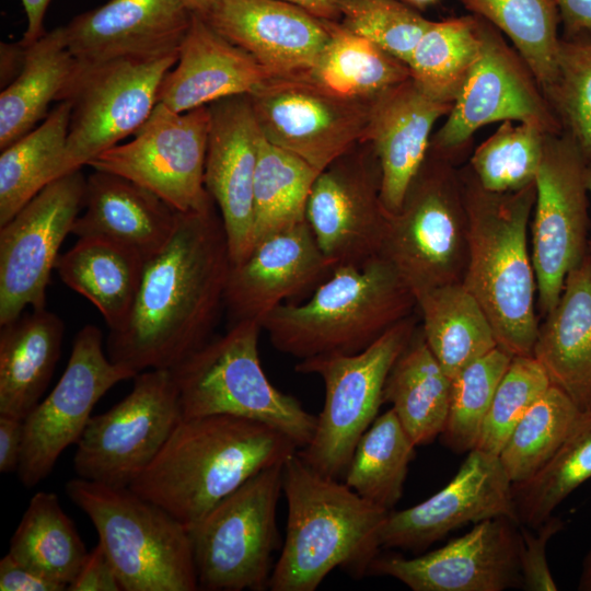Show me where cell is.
Returning a JSON list of instances; mask_svg holds the SVG:
<instances>
[{
	"label": "cell",
	"instance_id": "cell-41",
	"mask_svg": "<svg viewBox=\"0 0 591 591\" xmlns=\"http://www.w3.org/2000/svg\"><path fill=\"white\" fill-rule=\"evenodd\" d=\"M318 175L317 170L262 134L254 179L253 246L264 236L306 220L308 198Z\"/></svg>",
	"mask_w": 591,
	"mask_h": 591
},
{
	"label": "cell",
	"instance_id": "cell-6",
	"mask_svg": "<svg viewBox=\"0 0 591 591\" xmlns=\"http://www.w3.org/2000/svg\"><path fill=\"white\" fill-rule=\"evenodd\" d=\"M263 327L246 320L210 338L170 369L183 418L228 415L266 424L302 449L311 441L316 416L265 374L258 350Z\"/></svg>",
	"mask_w": 591,
	"mask_h": 591
},
{
	"label": "cell",
	"instance_id": "cell-8",
	"mask_svg": "<svg viewBox=\"0 0 591 591\" xmlns=\"http://www.w3.org/2000/svg\"><path fill=\"white\" fill-rule=\"evenodd\" d=\"M415 298L462 282L468 258V227L460 171L434 152L422 163L401 208L389 213L380 254Z\"/></svg>",
	"mask_w": 591,
	"mask_h": 591
},
{
	"label": "cell",
	"instance_id": "cell-25",
	"mask_svg": "<svg viewBox=\"0 0 591 591\" xmlns=\"http://www.w3.org/2000/svg\"><path fill=\"white\" fill-rule=\"evenodd\" d=\"M380 182L359 169L350 172L332 166L316 177L305 219L334 268L359 266L379 256L389 218L380 198Z\"/></svg>",
	"mask_w": 591,
	"mask_h": 591
},
{
	"label": "cell",
	"instance_id": "cell-35",
	"mask_svg": "<svg viewBox=\"0 0 591 591\" xmlns=\"http://www.w3.org/2000/svg\"><path fill=\"white\" fill-rule=\"evenodd\" d=\"M331 38L305 76L326 92L371 103L410 79L408 66L371 40L329 21Z\"/></svg>",
	"mask_w": 591,
	"mask_h": 591
},
{
	"label": "cell",
	"instance_id": "cell-47",
	"mask_svg": "<svg viewBox=\"0 0 591 591\" xmlns=\"http://www.w3.org/2000/svg\"><path fill=\"white\" fill-rule=\"evenodd\" d=\"M341 25L407 65L432 24L402 0H338Z\"/></svg>",
	"mask_w": 591,
	"mask_h": 591
},
{
	"label": "cell",
	"instance_id": "cell-44",
	"mask_svg": "<svg viewBox=\"0 0 591 591\" xmlns=\"http://www.w3.org/2000/svg\"><path fill=\"white\" fill-rule=\"evenodd\" d=\"M546 135L531 124L502 121L474 150L468 166L478 183L489 192L520 190L535 182Z\"/></svg>",
	"mask_w": 591,
	"mask_h": 591
},
{
	"label": "cell",
	"instance_id": "cell-26",
	"mask_svg": "<svg viewBox=\"0 0 591 591\" xmlns=\"http://www.w3.org/2000/svg\"><path fill=\"white\" fill-rule=\"evenodd\" d=\"M270 78L250 54L193 13L177 61L160 84L158 103L184 113L223 99L250 95Z\"/></svg>",
	"mask_w": 591,
	"mask_h": 591
},
{
	"label": "cell",
	"instance_id": "cell-4",
	"mask_svg": "<svg viewBox=\"0 0 591 591\" xmlns=\"http://www.w3.org/2000/svg\"><path fill=\"white\" fill-rule=\"evenodd\" d=\"M468 227V258L462 283L476 298L498 346L532 356L540 323L536 276L528 231L535 182L520 190L485 189L470 166L460 171Z\"/></svg>",
	"mask_w": 591,
	"mask_h": 591
},
{
	"label": "cell",
	"instance_id": "cell-18",
	"mask_svg": "<svg viewBox=\"0 0 591 591\" xmlns=\"http://www.w3.org/2000/svg\"><path fill=\"white\" fill-rule=\"evenodd\" d=\"M247 96L263 136L320 173L366 139L372 102L333 95L305 77L270 78Z\"/></svg>",
	"mask_w": 591,
	"mask_h": 591
},
{
	"label": "cell",
	"instance_id": "cell-56",
	"mask_svg": "<svg viewBox=\"0 0 591 591\" xmlns=\"http://www.w3.org/2000/svg\"><path fill=\"white\" fill-rule=\"evenodd\" d=\"M297 5L312 15L327 21L340 19L338 0H281Z\"/></svg>",
	"mask_w": 591,
	"mask_h": 591
},
{
	"label": "cell",
	"instance_id": "cell-39",
	"mask_svg": "<svg viewBox=\"0 0 591 591\" xmlns=\"http://www.w3.org/2000/svg\"><path fill=\"white\" fill-rule=\"evenodd\" d=\"M415 443L390 408L359 439L345 483L359 496L389 511L403 496Z\"/></svg>",
	"mask_w": 591,
	"mask_h": 591
},
{
	"label": "cell",
	"instance_id": "cell-20",
	"mask_svg": "<svg viewBox=\"0 0 591 591\" xmlns=\"http://www.w3.org/2000/svg\"><path fill=\"white\" fill-rule=\"evenodd\" d=\"M507 517L517 522L512 483L498 455L473 449L455 476L426 500L390 511L381 547L421 552L468 523Z\"/></svg>",
	"mask_w": 591,
	"mask_h": 591
},
{
	"label": "cell",
	"instance_id": "cell-28",
	"mask_svg": "<svg viewBox=\"0 0 591 591\" xmlns=\"http://www.w3.org/2000/svg\"><path fill=\"white\" fill-rule=\"evenodd\" d=\"M83 207L84 212L76 219L72 234L116 241L146 259L170 239L178 215L137 183L96 170L86 177Z\"/></svg>",
	"mask_w": 591,
	"mask_h": 591
},
{
	"label": "cell",
	"instance_id": "cell-42",
	"mask_svg": "<svg viewBox=\"0 0 591 591\" xmlns=\"http://www.w3.org/2000/svg\"><path fill=\"white\" fill-rule=\"evenodd\" d=\"M591 478V409L581 412L549 461L525 482L512 484L520 525L538 528Z\"/></svg>",
	"mask_w": 591,
	"mask_h": 591
},
{
	"label": "cell",
	"instance_id": "cell-49",
	"mask_svg": "<svg viewBox=\"0 0 591 591\" xmlns=\"http://www.w3.org/2000/svg\"><path fill=\"white\" fill-rule=\"evenodd\" d=\"M563 528V520L554 515L536 529L519 525L522 589L528 591H556L558 589L547 563L546 548L551 538Z\"/></svg>",
	"mask_w": 591,
	"mask_h": 591
},
{
	"label": "cell",
	"instance_id": "cell-53",
	"mask_svg": "<svg viewBox=\"0 0 591 591\" xmlns=\"http://www.w3.org/2000/svg\"><path fill=\"white\" fill-rule=\"evenodd\" d=\"M556 2L564 25L563 37L591 38V0H556Z\"/></svg>",
	"mask_w": 591,
	"mask_h": 591
},
{
	"label": "cell",
	"instance_id": "cell-9",
	"mask_svg": "<svg viewBox=\"0 0 591 591\" xmlns=\"http://www.w3.org/2000/svg\"><path fill=\"white\" fill-rule=\"evenodd\" d=\"M417 328L413 314L373 344L352 355H326L299 360L294 370L317 374L325 402L309 444L298 454L317 472L345 475L361 436L378 417L387 375Z\"/></svg>",
	"mask_w": 591,
	"mask_h": 591
},
{
	"label": "cell",
	"instance_id": "cell-23",
	"mask_svg": "<svg viewBox=\"0 0 591 591\" xmlns=\"http://www.w3.org/2000/svg\"><path fill=\"white\" fill-rule=\"evenodd\" d=\"M202 19L271 78L305 77L331 38L329 21L281 0H216Z\"/></svg>",
	"mask_w": 591,
	"mask_h": 591
},
{
	"label": "cell",
	"instance_id": "cell-48",
	"mask_svg": "<svg viewBox=\"0 0 591 591\" xmlns=\"http://www.w3.org/2000/svg\"><path fill=\"white\" fill-rule=\"evenodd\" d=\"M551 385L537 359L513 356L496 390L475 449L499 455L515 425Z\"/></svg>",
	"mask_w": 591,
	"mask_h": 591
},
{
	"label": "cell",
	"instance_id": "cell-55",
	"mask_svg": "<svg viewBox=\"0 0 591 591\" xmlns=\"http://www.w3.org/2000/svg\"><path fill=\"white\" fill-rule=\"evenodd\" d=\"M25 48L20 43H1V82L13 79L20 72L24 60Z\"/></svg>",
	"mask_w": 591,
	"mask_h": 591
},
{
	"label": "cell",
	"instance_id": "cell-19",
	"mask_svg": "<svg viewBox=\"0 0 591 591\" xmlns=\"http://www.w3.org/2000/svg\"><path fill=\"white\" fill-rule=\"evenodd\" d=\"M519 525L507 517L487 519L462 536L414 558L378 555L368 573L394 578L413 591L522 588Z\"/></svg>",
	"mask_w": 591,
	"mask_h": 591
},
{
	"label": "cell",
	"instance_id": "cell-43",
	"mask_svg": "<svg viewBox=\"0 0 591 591\" xmlns=\"http://www.w3.org/2000/svg\"><path fill=\"white\" fill-rule=\"evenodd\" d=\"M580 413L557 386L545 391L515 425L498 455L512 484L525 482L549 461Z\"/></svg>",
	"mask_w": 591,
	"mask_h": 591
},
{
	"label": "cell",
	"instance_id": "cell-1",
	"mask_svg": "<svg viewBox=\"0 0 591 591\" xmlns=\"http://www.w3.org/2000/svg\"><path fill=\"white\" fill-rule=\"evenodd\" d=\"M232 260L212 200L179 212L166 243L146 259L125 322L109 331V359L137 374L172 369L206 344L217 325Z\"/></svg>",
	"mask_w": 591,
	"mask_h": 591
},
{
	"label": "cell",
	"instance_id": "cell-5",
	"mask_svg": "<svg viewBox=\"0 0 591 591\" xmlns=\"http://www.w3.org/2000/svg\"><path fill=\"white\" fill-rule=\"evenodd\" d=\"M416 309L412 290L375 256L335 267L309 300L281 304L260 324L278 351L303 360L360 352Z\"/></svg>",
	"mask_w": 591,
	"mask_h": 591
},
{
	"label": "cell",
	"instance_id": "cell-37",
	"mask_svg": "<svg viewBox=\"0 0 591 591\" xmlns=\"http://www.w3.org/2000/svg\"><path fill=\"white\" fill-rule=\"evenodd\" d=\"M44 576L68 584L76 578L89 551L62 510L55 493L37 491L14 531L9 552Z\"/></svg>",
	"mask_w": 591,
	"mask_h": 591
},
{
	"label": "cell",
	"instance_id": "cell-52",
	"mask_svg": "<svg viewBox=\"0 0 591 591\" xmlns=\"http://www.w3.org/2000/svg\"><path fill=\"white\" fill-rule=\"evenodd\" d=\"M23 444V419L0 415V472H18Z\"/></svg>",
	"mask_w": 591,
	"mask_h": 591
},
{
	"label": "cell",
	"instance_id": "cell-59",
	"mask_svg": "<svg viewBox=\"0 0 591 591\" xmlns=\"http://www.w3.org/2000/svg\"><path fill=\"white\" fill-rule=\"evenodd\" d=\"M584 176L589 199L591 200V154L587 157Z\"/></svg>",
	"mask_w": 591,
	"mask_h": 591
},
{
	"label": "cell",
	"instance_id": "cell-7",
	"mask_svg": "<svg viewBox=\"0 0 591 591\" xmlns=\"http://www.w3.org/2000/svg\"><path fill=\"white\" fill-rule=\"evenodd\" d=\"M65 490L93 523L123 591L199 590L189 531L167 510L130 487L78 476Z\"/></svg>",
	"mask_w": 591,
	"mask_h": 591
},
{
	"label": "cell",
	"instance_id": "cell-45",
	"mask_svg": "<svg viewBox=\"0 0 591 591\" xmlns=\"http://www.w3.org/2000/svg\"><path fill=\"white\" fill-rule=\"evenodd\" d=\"M512 358L498 346L452 378L448 417L440 434L447 448L456 453L476 448L496 390Z\"/></svg>",
	"mask_w": 591,
	"mask_h": 591
},
{
	"label": "cell",
	"instance_id": "cell-22",
	"mask_svg": "<svg viewBox=\"0 0 591 591\" xmlns=\"http://www.w3.org/2000/svg\"><path fill=\"white\" fill-rule=\"evenodd\" d=\"M333 269L306 220L264 236L242 262L231 265L224 306L232 324L262 323L279 305L314 291Z\"/></svg>",
	"mask_w": 591,
	"mask_h": 591
},
{
	"label": "cell",
	"instance_id": "cell-40",
	"mask_svg": "<svg viewBox=\"0 0 591 591\" xmlns=\"http://www.w3.org/2000/svg\"><path fill=\"white\" fill-rule=\"evenodd\" d=\"M460 1L472 14L488 21L508 36L546 96L556 78L561 38L556 0Z\"/></svg>",
	"mask_w": 591,
	"mask_h": 591
},
{
	"label": "cell",
	"instance_id": "cell-24",
	"mask_svg": "<svg viewBox=\"0 0 591 591\" xmlns=\"http://www.w3.org/2000/svg\"><path fill=\"white\" fill-rule=\"evenodd\" d=\"M192 15L182 0H109L62 28L74 60L97 63L178 53Z\"/></svg>",
	"mask_w": 591,
	"mask_h": 591
},
{
	"label": "cell",
	"instance_id": "cell-15",
	"mask_svg": "<svg viewBox=\"0 0 591 591\" xmlns=\"http://www.w3.org/2000/svg\"><path fill=\"white\" fill-rule=\"evenodd\" d=\"M136 375L109 359L97 326H83L73 339L58 383L23 419L16 472L22 485L31 488L43 482L61 453L78 442L99 399L117 383Z\"/></svg>",
	"mask_w": 591,
	"mask_h": 591
},
{
	"label": "cell",
	"instance_id": "cell-58",
	"mask_svg": "<svg viewBox=\"0 0 591 591\" xmlns=\"http://www.w3.org/2000/svg\"><path fill=\"white\" fill-rule=\"evenodd\" d=\"M185 5L188 8V10L199 15L200 18H205L216 0H182Z\"/></svg>",
	"mask_w": 591,
	"mask_h": 591
},
{
	"label": "cell",
	"instance_id": "cell-57",
	"mask_svg": "<svg viewBox=\"0 0 591 591\" xmlns=\"http://www.w3.org/2000/svg\"><path fill=\"white\" fill-rule=\"evenodd\" d=\"M577 589L580 591H591V548L583 558Z\"/></svg>",
	"mask_w": 591,
	"mask_h": 591
},
{
	"label": "cell",
	"instance_id": "cell-10",
	"mask_svg": "<svg viewBox=\"0 0 591 591\" xmlns=\"http://www.w3.org/2000/svg\"><path fill=\"white\" fill-rule=\"evenodd\" d=\"M282 465L247 479L188 529L199 590L268 588L278 543L276 513Z\"/></svg>",
	"mask_w": 591,
	"mask_h": 591
},
{
	"label": "cell",
	"instance_id": "cell-30",
	"mask_svg": "<svg viewBox=\"0 0 591 591\" xmlns=\"http://www.w3.org/2000/svg\"><path fill=\"white\" fill-rule=\"evenodd\" d=\"M0 326V415L24 419L51 380L65 323L42 308Z\"/></svg>",
	"mask_w": 591,
	"mask_h": 591
},
{
	"label": "cell",
	"instance_id": "cell-61",
	"mask_svg": "<svg viewBox=\"0 0 591 591\" xmlns=\"http://www.w3.org/2000/svg\"><path fill=\"white\" fill-rule=\"evenodd\" d=\"M589 253H590V255H591V239H590V241H589Z\"/></svg>",
	"mask_w": 591,
	"mask_h": 591
},
{
	"label": "cell",
	"instance_id": "cell-46",
	"mask_svg": "<svg viewBox=\"0 0 591 591\" xmlns=\"http://www.w3.org/2000/svg\"><path fill=\"white\" fill-rule=\"evenodd\" d=\"M563 131L591 154V38L561 37L555 81L546 93Z\"/></svg>",
	"mask_w": 591,
	"mask_h": 591
},
{
	"label": "cell",
	"instance_id": "cell-62",
	"mask_svg": "<svg viewBox=\"0 0 591 591\" xmlns=\"http://www.w3.org/2000/svg\"><path fill=\"white\" fill-rule=\"evenodd\" d=\"M402 1L406 2L405 0H402ZM406 3H407V2H406Z\"/></svg>",
	"mask_w": 591,
	"mask_h": 591
},
{
	"label": "cell",
	"instance_id": "cell-14",
	"mask_svg": "<svg viewBox=\"0 0 591 591\" xmlns=\"http://www.w3.org/2000/svg\"><path fill=\"white\" fill-rule=\"evenodd\" d=\"M209 106L176 113L158 103L127 143L95 157L88 166L128 178L179 212L212 201L204 184Z\"/></svg>",
	"mask_w": 591,
	"mask_h": 591
},
{
	"label": "cell",
	"instance_id": "cell-36",
	"mask_svg": "<svg viewBox=\"0 0 591 591\" xmlns=\"http://www.w3.org/2000/svg\"><path fill=\"white\" fill-rule=\"evenodd\" d=\"M70 116L71 104L58 102L38 126L1 150L0 225L58 178Z\"/></svg>",
	"mask_w": 591,
	"mask_h": 591
},
{
	"label": "cell",
	"instance_id": "cell-21",
	"mask_svg": "<svg viewBox=\"0 0 591 591\" xmlns=\"http://www.w3.org/2000/svg\"><path fill=\"white\" fill-rule=\"evenodd\" d=\"M208 106L210 129L204 184L219 210L231 260L236 264L253 247L254 179L262 132L247 95Z\"/></svg>",
	"mask_w": 591,
	"mask_h": 591
},
{
	"label": "cell",
	"instance_id": "cell-17",
	"mask_svg": "<svg viewBox=\"0 0 591 591\" xmlns=\"http://www.w3.org/2000/svg\"><path fill=\"white\" fill-rule=\"evenodd\" d=\"M81 170L49 183L0 225V325L27 306L46 308V289L59 248L84 206Z\"/></svg>",
	"mask_w": 591,
	"mask_h": 591
},
{
	"label": "cell",
	"instance_id": "cell-16",
	"mask_svg": "<svg viewBox=\"0 0 591 591\" xmlns=\"http://www.w3.org/2000/svg\"><path fill=\"white\" fill-rule=\"evenodd\" d=\"M479 21V56L433 138L434 152L453 160L475 131L490 123L512 120L537 126L547 134L563 131L523 58L507 44L498 28L482 18Z\"/></svg>",
	"mask_w": 591,
	"mask_h": 591
},
{
	"label": "cell",
	"instance_id": "cell-12",
	"mask_svg": "<svg viewBox=\"0 0 591 591\" xmlns=\"http://www.w3.org/2000/svg\"><path fill=\"white\" fill-rule=\"evenodd\" d=\"M182 418L170 369L139 372L121 401L90 418L76 443L77 476L129 487L155 459Z\"/></svg>",
	"mask_w": 591,
	"mask_h": 591
},
{
	"label": "cell",
	"instance_id": "cell-27",
	"mask_svg": "<svg viewBox=\"0 0 591 591\" xmlns=\"http://www.w3.org/2000/svg\"><path fill=\"white\" fill-rule=\"evenodd\" d=\"M452 106L426 95L412 78L372 102L366 139L376 152L380 198L389 213L401 208L428 155L434 123Z\"/></svg>",
	"mask_w": 591,
	"mask_h": 591
},
{
	"label": "cell",
	"instance_id": "cell-3",
	"mask_svg": "<svg viewBox=\"0 0 591 591\" xmlns=\"http://www.w3.org/2000/svg\"><path fill=\"white\" fill-rule=\"evenodd\" d=\"M282 491L288 503L286 538L268 589L314 591L336 568L358 577L368 573L382 548L389 510L317 472L298 450L283 462Z\"/></svg>",
	"mask_w": 591,
	"mask_h": 591
},
{
	"label": "cell",
	"instance_id": "cell-11",
	"mask_svg": "<svg viewBox=\"0 0 591 591\" xmlns=\"http://www.w3.org/2000/svg\"><path fill=\"white\" fill-rule=\"evenodd\" d=\"M178 53L151 58L74 62L57 102L71 104L58 177L79 171L144 124L158 104L162 79Z\"/></svg>",
	"mask_w": 591,
	"mask_h": 591
},
{
	"label": "cell",
	"instance_id": "cell-13",
	"mask_svg": "<svg viewBox=\"0 0 591 591\" xmlns=\"http://www.w3.org/2000/svg\"><path fill=\"white\" fill-rule=\"evenodd\" d=\"M586 161L567 132L546 135L531 227L537 304L543 316L555 308L567 275L589 252Z\"/></svg>",
	"mask_w": 591,
	"mask_h": 591
},
{
	"label": "cell",
	"instance_id": "cell-50",
	"mask_svg": "<svg viewBox=\"0 0 591 591\" xmlns=\"http://www.w3.org/2000/svg\"><path fill=\"white\" fill-rule=\"evenodd\" d=\"M67 591H123L116 570L100 542L89 552Z\"/></svg>",
	"mask_w": 591,
	"mask_h": 591
},
{
	"label": "cell",
	"instance_id": "cell-60",
	"mask_svg": "<svg viewBox=\"0 0 591 591\" xmlns=\"http://www.w3.org/2000/svg\"><path fill=\"white\" fill-rule=\"evenodd\" d=\"M407 3L416 4V5H422L427 4L429 2H432L433 0H405Z\"/></svg>",
	"mask_w": 591,
	"mask_h": 591
},
{
	"label": "cell",
	"instance_id": "cell-29",
	"mask_svg": "<svg viewBox=\"0 0 591 591\" xmlns=\"http://www.w3.org/2000/svg\"><path fill=\"white\" fill-rule=\"evenodd\" d=\"M540 324L532 356L551 384L581 410L591 409V255L566 277L555 308Z\"/></svg>",
	"mask_w": 591,
	"mask_h": 591
},
{
	"label": "cell",
	"instance_id": "cell-31",
	"mask_svg": "<svg viewBox=\"0 0 591 591\" xmlns=\"http://www.w3.org/2000/svg\"><path fill=\"white\" fill-rule=\"evenodd\" d=\"M146 258L131 247L102 236H81L59 254L55 269L61 281L86 298L109 331L126 320L135 301Z\"/></svg>",
	"mask_w": 591,
	"mask_h": 591
},
{
	"label": "cell",
	"instance_id": "cell-33",
	"mask_svg": "<svg viewBox=\"0 0 591 591\" xmlns=\"http://www.w3.org/2000/svg\"><path fill=\"white\" fill-rule=\"evenodd\" d=\"M62 26L46 32L25 47L20 72L0 94V149L42 123L57 101L74 67Z\"/></svg>",
	"mask_w": 591,
	"mask_h": 591
},
{
	"label": "cell",
	"instance_id": "cell-38",
	"mask_svg": "<svg viewBox=\"0 0 591 591\" xmlns=\"http://www.w3.org/2000/svg\"><path fill=\"white\" fill-rule=\"evenodd\" d=\"M480 46L477 15L432 22L407 62L410 78L429 97L453 104L479 56Z\"/></svg>",
	"mask_w": 591,
	"mask_h": 591
},
{
	"label": "cell",
	"instance_id": "cell-34",
	"mask_svg": "<svg viewBox=\"0 0 591 591\" xmlns=\"http://www.w3.org/2000/svg\"><path fill=\"white\" fill-rule=\"evenodd\" d=\"M416 302L425 340L451 379L498 347L488 316L462 282L425 291Z\"/></svg>",
	"mask_w": 591,
	"mask_h": 591
},
{
	"label": "cell",
	"instance_id": "cell-2",
	"mask_svg": "<svg viewBox=\"0 0 591 591\" xmlns=\"http://www.w3.org/2000/svg\"><path fill=\"white\" fill-rule=\"evenodd\" d=\"M298 447L279 430L247 418H182L149 466L129 486L187 529L257 473Z\"/></svg>",
	"mask_w": 591,
	"mask_h": 591
},
{
	"label": "cell",
	"instance_id": "cell-54",
	"mask_svg": "<svg viewBox=\"0 0 591 591\" xmlns=\"http://www.w3.org/2000/svg\"><path fill=\"white\" fill-rule=\"evenodd\" d=\"M51 0H21L26 14V28L19 40L22 47H28L38 40L46 32L44 16Z\"/></svg>",
	"mask_w": 591,
	"mask_h": 591
},
{
	"label": "cell",
	"instance_id": "cell-51",
	"mask_svg": "<svg viewBox=\"0 0 591 591\" xmlns=\"http://www.w3.org/2000/svg\"><path fill=\"white\" fill-rule=\"evenodd\" d=\"M1 591H62L67 586L15 559L10 553L0 560Z\"/></svg>",
	"mask_w": 591,
	"mask_h": 591
},
{
	"label": "cell",
	"instance_id": "cell-32",
	"mask_svg": "<svg viewBox=\"0 0 591 591\" xmlns=\"http://www.w3.org/2000/svg\"><path fill=\"white\" fill-rule=\"evenodd\" d=\"M452 379L429 349L421 328L394 362L383 390L416 447L440 437L448 417Z\"/></svg>",
	"mask_w": 591,
	"mask_h": 591
}]
</instances>
